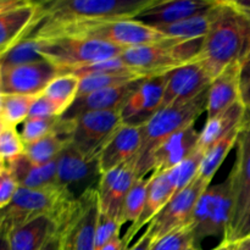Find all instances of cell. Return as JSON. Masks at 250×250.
Listing matches in <instances>:
<instances>
[{"label": "cell", "mask_w": 250, "mask_h": 250, "mask_svg": "<svg viewBox=\"0 0 250 250\" xmlns=\"http://www.w3.org/2000/svg\"><path fill=\"white\" fill-rule=\"evenodd\" d=\"M250 51V19L233 0H216L211 23L197 60L214 80L229 65L241 62Z\"/></svg>", "instance_id": "1"}, {"label": "cell", "mask_w": 250, "mask_h": 250, "mask_svg": "<svg viewBox=\"0 0 250 250\" xmlns=\"http://www.w3.org/2000/svg\"><path fill=\"white\" fill-rule=\"evenodd\" d=\"M155 0H54L39 2L34 31L80 23L136 19Z\"/></svg>", "instance_id": "2"}, {"label": "cell", "mask_w": 250, "mask_h": 250, "mask_svg": "<svg viewBox=\"0 0 250 250\" xmlns=\"http://www.w3.org/2000/svg\"><path fill=\"white\" fill-rule=\"evenodd\" d=\"M208 90L190 102L171 105L158 110L150 119L141 125L142 146L138 155L131 161L136 177H148V165L154 151L175 133L193 126L198 117L207 111Z\"/></svg>", "instance_id": "3"}, {"label": "cell", "mask_w": 250, "mask_h": 250, "mask_svg": "<svg viewBox=\"0 0 250 250\" xmlns=\"http://www.w3.org/2000/svg\"><path fill=\"white\" fill-rule=\"evenodd\" d=\"M77 197L60 185L46 188L19 187L12 202L0 210V221L9 229L38 216H48L55 222L56 232L70 216Z\"/></svg>", "instance_id": "4"}, {"label": "cell", "mask_w": 250, "mask_h": 250, "mask_svg": "<svg viewBox=\"0 0 250 250\" xmlns=\"http://www.w3.org/2000/svg\"><path fill=\"white\" fill-rule=\"evenodd\" d=\"M203 39L177 41L167 38L160 43L125 49L120 58L143 77L165 75L185 63L195 60L202 50Z\"/></svg>", "instance_id": "5"}, {"label": "cell", "mask_w": 250, "mask_h": 250, "mask_svg": "<svg viewBox=\"0 0 250 250\" xmlns=\"http://www.w3.org/2000/svg\"><path fill=\"white\" fill-rule=\"evenodd\" d=\"M124 50V48L98 39L60 37L43 39L41 56L56 66L62 75L72 72L82 66L116 58Z\"/></svg>", "instance_id": "6"}, {"label": "cell", "mask_w": 250, "mask_h": 250, "mask_svg": "<svg viewBox=\"0 0 250 250\" xmlns=\"http://www.w3.org/2000/svg\"><path fill=\"white\" fill-rule=\"evenodd\" d=\"M232 212V190L229 178L222 183L209 186L198 200L189 226L194 237V246L199 247L203 239L222 237L229 229Z\"/></svg>", "instance_id": "7"}, {"label": "cell", "mask_w": 250, "mask_h": 250, "mask_svg": "<svg viewBox=\"0 0 250 250\" xmlns=\"http://www.w3.org/2000/svg\"><path fill=\"white\" fill-rule=\"evenodd\" d=\"M236 161L227 178L231 183L232 212L224 241L237 242L241 227L250 209V111L242 124L236 143Z\"/></svg>", "instance_id": "8"}, {"label": "cell", "mask_w": 250, "mask_h": 250, "mask_svg": "<svg viewBox=\"0 0 250 250\" xmlns=\"http://www.w3.org/2000/svg\"><path fill=\"white\" fill-rule=\"evenodd\" d=\"M99 203L97 187L89 188L77 198L70 216L58 229L60 250H95Z\"/></svg>", "instance_id": "9"}, {"label": "cell", "mask_w": 250, "mask_h": 250, "mask_svg": "<svg viewBox=\"0 0 250 250\" xmlns=\"http://www.w3.org/2000/svg\"><path fill=\"white\" fill-rule=\"evenodd\" d=\"M124 124L120 110L92 111L73 119L71 146L88 160H97L112 134Z\"/></svg>", "instance_id": "10"}, {"label": "cell", "mask_w": 250, "mask_h": 250, "mask_svg": "<svg viewBox=\"0 0 250 250\" xmlns=\"http://www.w3.org/2000/svg\"><path fill=\"white\" fill-rule=\"evenodd\" d=\"M209 186L210 182L197 176L187 187L176 193L146 227V231L153 241L189 224L198 200Z\"/></svg>", "instance_id": "11"}, {"label": "cell", "mask_w": 250, "mask_h": 250, "mask_svg": "<svg viewBox=\"0 0 250 250\" xmlns=\"http://www.w3.org/2000/svg\"><path fill=\"white\" fill-rule=\"evenodd\" d=\"M59 75L60 70L48 60L0 70V94L41 95Z\"/></svg>", "instance_id": "12"}, {"label": "cell", "mask_w": 250, "mask_h": 250, "mask_svg": "<svg viewBox=\"0 0 250 250\" xmlns=\"http://www.w3.org/2000/svg\"><path fill=\"white\" fill-rule=\"evenodd\" d=\"M212 78L199 60H193L166 73L163 107L181 105L190 102L209 89Z\"/></svg>", "instance_id": "13"}, {"label": "cell", "mask_w": 250, "mask_h": 250, "mask_svg": "<svg viewBox=\"0 0 250 250\" xmlns=\"http://www.w3.org/2000/svg\"><path fill=\"white\" fill-rule=\"evenodd\" d=\"M165 87L166 73L143 78L120 110L122 122L141 126L150 119L161 109Z\"/></svg>", "instance_id": "14"}, {"label": "cell", "mask_w": 250, "mask_h": 250, "mask_svg": "<svg viewBox=\"0 0 250 250\" xmlns=\"http://www.w3.org/2000/svg\"><path fill=\"white\" fill-rule=\"evenodd\" d=\"M56 164L59 185L70 189L75 195L76 188L82 195L85 190L98 186L100 180L98 161L83 158L71 144L61 151Z\"/></svg>", "instance_id": "15"}, {"label": "cell", "mask_w": 250, "mask_h": 250, "mask_svg": "<svg viewBox=\"0 0 250 250\" xmlns=\"http://www.w3.org/2000/svg\"><path fill=\"white\" fill-rule=\"evenodd\" d=\"M136 178L131 161L120 167L102 173L97 186L100 211L120 222L122 205Z\"/></svg>", "instance_id": "16"}, {"label": "cell", "mask_w": 250, "mask_h": 250, "mask_svg": "<svg viewBox=\"0 0 250 250\" xmlns=\"http://www.w3.org/2000/svg\"><path fill=\"white\" fill-rule=\"evenodd\" d=\"M142 146L141 126L121 124L97 158L100 175L133 161Z\"/></svg>", "instance_id": "17"}, {"label": "cell", "mask_w": 250, "mask_h": 250, "mask_svg": "<svg viewBox=\"0 0 250 250\" xmlns=\"http://www.w3.org/2000/svg\"><path fill=\"white\" fill-rule=\"evenodd\" d=\"M215 2L216 0H155L134 20L150 27L165 26L207 12Z\"/></svg>", "instance_id": "18"}, {"label": "cell", "mask_w": 250, "mask_h": 250, "mask_svg": "<svg viewBox=\"0 0 250 250\" xmlns=\"http://www.w3.org/2000/svg\"><path fill=\"white\" fill-rule=\"evenodd\" d=\"M198 141L199 132L195 129L194 125L171 136L150 156L148 175L166 172L176 167L197 148Z\"/></svg>", "instance_id": "19"}, {"label": "cell", "mask_w": 250, "mask_h": 250, "mask_svg": "<svg viewBox=\"0 0 250 250\" xmlns=\"http://www.w3.org/2000/svg\"><path fill=\"white\" fill-rule=\"evenodd\" d=\"M142 80L134 81V82L127 83L124 85H117V87L105 88V89L97 90V92L84 95V97L77 98L70 106V109L61 117L73 120L85 112L121 110V107L131 97L132 93L136 90Z\"/></svg>", "instance_id": "20"}, {"label": "cell", "mask_w": 250, "mask_h": 250, "mask_svg": "<svg viewBox=\"0 0 250 250\" xmlns=\"http://www.w3.org/2000/svg\"><path fill=\"white\" fill-rule=\"evenodd\" d=\"M241 102V62L227 66L212 80L208 89V119H214Z\"/></svg>", "instance_id": "21"}, {"label": "cell", "mask_w": 250, "mask_h": 250, "mask_svg": "<svg viewBox=\"0 0 250 250\" xmlns=\"http://www.w3.org/2000/svg\"><path fill=\"white\" fill-rule=\"evenodd\" d=\"M175 194L176 190L173 188L172 183H171L167 171L150 175V183H149L146 204H144L142 215L134 224H132L128 227L126 234L122 237V239H124L127 246L129 247L132 239L136 237V234L146 225L148 226L150 224L151 220L164 209V207L170 202V199Z\"/></svg>", "instance_id": "22"}, {"label": "cell", "mask_w": 250, "mask_h": 250, "mask_svg": "<svg viewBox=\"0 0 250 250\" xmlns=\"http://www.w3.org/2000/svg\"><path fill=\"white\" fill-rule=\"evenodd\" d=\"M39 12V2L26 1L21 6L0 15V56L19 43L27 33Z\"/></svg>", "instance_id": "23"}, {"label": "cell", "mask_w": 250, "mask_h": 250, "mask_svg": "<svg viewBox=\"0 0 250 250\" xmlns=\"http://www.w3.org/2000/svg\"><path fill=\"white\" fill-rule=\"evenodd\" d=\"M72 132L73 120L60 117V121L54 132L34 143L24 146V155L31 163L37 165L51 163L59 158L66 146H70L72 141Z\"/></svg>", "instance_id": "24"}, {"label": "cell", "mask_w": 250, "mask_h": 250, "mask_svg": "<svg viewBox=\"0 0 250 250\" xmlns=\"http://www.w3.org/2000/svg\"><path fill=\"white\" fill-rule=\"evenodd\" d=\"M55 233V222L50 217H34L9 229L10 250H42Z\"/></svg>", "instance_id": "25"}, {"label": "cell", "mask_w": 250, "mask_h": 250, "mask_svg": "<svg viewBox=\"0 0 250 250\" xmlns=\"http://www.w3.org/2000/svg\"><path fill=\"white\" fill-rule=\"evenodd\" d=\"M7 168L16 178L20 187L39 189L59 185L56 160L43 165H37L31 163L23 154L20 158L10 161L7 164Z\"/></svg>", "instance_id": "26"}, {"label": "cell", "mask_w": 250, "mask_h": 250, "mask_svg": "<svg viewBox=\"0 0 250 250\" xmlns=\"http://www.w3.org/2000/svg\"><path fill=\"white\" fill-rule=\"evenodd\" d=\"M246 115V106L242 104V102H238L227 110H225L224 112L215 116L214 119L207 120L202 132H199L198 148L207 150L215 142H217L221 137L229 133L232 128L241 125Z\"/></svg>", "instance_id": "27"}, {"label": "cell", "mask_w": 250, "mask_h": 250, "mask_svg": "<svg viewBox=\"0 0 250 250\" xmlns=\"http://www.w3.org/2000/svg\"><path fill=\"white\" fill-rule=\"evenodd\" d=\"M242 124H243V122H242ZM242 124L236 126L234 128H232L229 133H226L224 137H221L219 141L215 142L211 146H209V148L205 150L202 164H200L198 176L204 178L208 182H211V180L214 178V176L216 175L217 170H219L220 166L222 165L225 159L227 158L229 151L232 150L233 146H236L237 138H238Z\"/></svg>", "instance_id": "28"}, {"label": "cell", "mask_w": 250, "mask_h": 250, "mask_svg": "<svg viewBox=\"0 0 250 250\" xmlns=\"http://www.w3.org/2000/svg\"><path fill=\"white\" fill-rule=\"evenodd\" d=\"M212 7L210 10H208L207 12H203V14L197 15V16L189 17V19L176 22V23L154 27V28L158 29L160 33H163L167 38L177 39V41H195V39H203L208 34L210 23H211Z\"/></svg>", "instance_id": "29"}, {"label": "cell", "mask_w": 250, "mask_h": 250, "mask_svg": "<svg viewBox=\"0 0 250 250\" xmlns=\"http://www.w3.org/2000/svg\"><path fill=\"white\" fill-rule=\"evenodd\" d=\"M78 89L80 78L72 73H62L54 78L42 94L53 103L59 116H62L77 99Z\"/></svg>", "instance_id": "30"}, {"label": "cell", "mask_w": 250, "mask_h": 250, "mask_svg": "<svg viewBox=\"0 0 250 250\" xmlns=\"http://www.w3.org/2000/svg\"><path fill=\"white\" fill-rule=\"evenodd\" d=\"M43 39L27 33L19 43L0 56V70L44 60L41 56Z\"/></svg>", "instance_id": "31"}, {"label": "cell", "mask_w": 250, "mask_h": 250, "mask_svg": "<svg viewBox=\"0 0 250 250\" xmlns=\"http://www.w3.org/2000/svg\"><path fill=\"white\" fill-rule=\"evenodd\" d=\"M38 95H0V119L5 126L16 127L28 119L29 111Z\"/></svg>", "instance_id": "32"}, {"label": "cell", "mask_w": 250, "mask_h": 250, "mask_svg": "<svg viewBox=\"0 0 250 250\" xmlns=\"http://www.w3.org/2000/svg\"><path fill=\"white\" fill-rule=\"evenodd\" d=\"M150 176L149 177H138L134 180L131 189L127 193L126 199L122 205L121 216H120V225L134 224L143 211L146 204V193H148Z\"/></svg>", "instance_id": "33"}, {"label": "cell", "mask_w": 250, "mask_h": 250, "mask_svg": "<svg viewBox=\"0 0 250 250\" xmlns=\"http://www.w3.org/2000/svg\"><path fill=\"white\" fill-rule=\"evenodd\" d=\"M142 76L136 73H98V75H89L80 78V89H78L77 98L84 97L97 90L105 89V88L117 87L134 81L142 80Z\"/></svg>", "instance_id": "34"}, {"label": "cell", "mask_w": 250, "mask_h": 250, "mask_svg": "<svg viewBox=\"0 0 250 250\" xmlns=\"http://www.w3.org/2000/svg\"><path fill=\"white\" fill-rule=\"evenodd\" d=\"M204 153V149H200L197 146L182 163L167 171L168 177H170L176 193L187 187L197 177Z\"/></svg>", "instance_id": "35"}, {"label": "cell", "mask_w": 250, "mask_h": 250, "mask_svg": "<svg viewBox=\"0 0 250 250\" xmlns=\"http://www.w3.org/2000/svg\"><path fill=\"white\" fill-rule=\"evenodd\" d=\"M60 117L61 116L48 117V119H27L23 122V127L20 133L24 146L34 143L54 132L60 121Z\"/></svg>", "instance_id": "36"}, {"label": "cell", "mask_w": 250, "mask_h": 250, "mask_svg": "<svg viewBox=\"0 0 250 250\" xmlns=\"http://www.w3.org/2000/svg\"><path fill=\"white\" fill-rule=\"evenodd\" d=\"M190 246H194V237L189 225H186L153 241L150 250H186Z\"/></svg>", "instance_id": "37"}, {"label": "cell", "mask_w": 250, "mask_h": 250, "mask_svg": "<svg viewBox=\"0 0 250 250\" xmlns=\"http://www.w3.org/2000/svg\"><path fill=\"white\" fill-rule=\"evenodd\" d=\"M70 73L77 76L78 78L85 77V76L89 75H98V73H136V75L142 76L141 73L136 72L129 66H127L120 56L109 59V60L90 63V65L82 66V67L76 68V70H73Z\"/></svg>", "instance_id": "38"}, {"label": "cell", "mask_w": 250, "mask_h": 250, "mask_svg": "<svg viewBox=\"0 0 250 250\" xmlns=\"http://www.w3.org/2000/svg\"><path fill=\"white\" fill-rule=\"evenodd\" d=\"M24 143L16 127L4 126L0 134V158L9 164L24 154Z\"/></svg>", "instance_id": "39"}, {"label": "cell", "mask_w": 250, "mask_h": 250, "mask_svg": "<svg viewBox=\"0 0 250 250\" xmlns=\"http://www.w3.org/2000/svg\"><path fill=\"white\" fill-rule=\"evenodd\" d=\"M121 227L122 226L116 219H112L109 215L104 214L99 210L97 229H95V250H100L115 237L120 236Z\"/></svg>", "instance_id": "40"}, {"label": "cell", "mask_w": 250, "mask_h": 250, "mask_svg": "<svg viewBox=\"0 0 250 250\" xmlns=\"http://www.w3.org/2000/svg\"><path fill=\"white\" fill-rule=\"evenodd\" d=\"M19 187L16 178L14 177L11 171L6 168L0 175V210L5 209L12 202Z\"/></svg>", "instance_id": "41"}, {"label": "cell", "mask_w": 250, "mask_h": 250, "mask_svg": "<svg viewBox=\"0 0 250 250\" xmlns=\"http://www.w3.org/2000/svg\"><path fill=\"white\" fill-rule=\"evenodd\" d=\"M54 116H59V114L53 103L43 94L38 95L32 105L28 119H48V117Z\"/></svg>", "instance_id": "42"}, {"label": "cell", "mask_w": 250, "mask_h": 250, "mask_svg": "<svg viewBox=\"0 0 250 250\" xmlns=\"http://www.w3.org/2000/svg\"><path fill=\"white\" fill-rule=\"evenodd\" d=\"M151 243H153V238H151L150 234L146 231L141 237H139V239L133 244V246L129 247L128 250H150Z\"/></svg>", "instance_id": "43"}, {"label": "cell", "mask_w": 250, "mask_h": 250, "mask_svg": "<svg viewBox=\"0 0 250 250\" xmlns=\"http://www.w3.org/2000/svg\"><path fill=\"white\" fill-rule=\"evenodd\" d=\"M241 102L246 109L250 111V78L241 83Z\"/></svg>", "instance_id": "44"}, {"label": "cell", "mask_w": 250, "mask_h": 250, "mask_svg": "<svg viewBox=\"0 0 250 250\" xmlns=\"http://www.w3.org/2000/svg\"><path fill=\"white\" fill-rule=\"evenodd\" d=\"M128 248L129 247L125 243L124 239L120 236H117L112 241H110L106 246L103 247L100 250H128Z\"/></svg>", "instance_id": "45"}, {"label": "cell", "mask_w": 250, "mask_h": 250, "mask_svg": "<svg viewBox=\"0 0 250 250\" xmlns=\"http://www.w3.org/2000/svg\"><path fill=\"white\" fill-rule=\"evenodd\" d=\"M0 250H10L9 227L0 221Z\"/></svg>", "instance_id": "46"}, {"label": "cell", "mask_w": 250, "mask_h": 250, "mask_svg": "<svg viewBox=\"0 0 250 250\" xmlns=\"http://www.w3.org/2000/svg\"><path fill=\"white\" fill-rule=\"evenodd\" d=\"M27 0H0V15L21 6Z\"/></svg>", "instance_id": "47"}, {"label": "cell", "mask_w": 250, "mask_h": 250, "mask_svg": "<svg viewBox=\"0 0 250 250\" xmlns=\"http://www.w3.org/2000/svg\"><path fill=\"white\" fill-rule=\"evenodd\" d=\"M250 78V51L246 58L241 61V83Z\"/></svg>", "instance_id": "48"}, {"label": "cell", "mask_w": 250, "mask_h": 250, "mask_svg": "<svg viewBox=\"0 0 250 250\" xmlns=\"http://www.w3.org/2000/svg\"><path fill=\"white\" fill-rule=\"evenodd\" d=\"M248 236H250V209H249L248 214H247L246 219H244L243 225H242L241 231H239L238 237H237V241H239V239L244 238V237H248Z\"/></svg>", "instance_id": "49"}, {"label": "cell", "mask_w": 250, "mask_h": 250, "mask_svg": "<svg viewBox=\"0 0 250 250\" xmlns=\"http://www.w3.org/2000/svg\"><path fill=\"white\" fill-rule=\"evenodd\" d=\"M42 250H60V238L58 233L54 234L50 239L45 243V246L42 248Z\"/></svg>", "instance_id": "50"}, {"label": "cell", "mask_w": 250, "mask_h": 250, "mask_svg": "<svg viewBox=\"0 0 250 250\" xmlns=\"http://www.w3.org/2000/svg\"><path fill=\"white\" fill-rule=\"evenodd\" d=\"M234 250H250V236L237 241Z\"/></svg>", "instance_id": "51"}, {"label": "cell", "mask_w": 250, "mask_h": 250, "mask_svg": "<svg viewBox=\"0 0 250 250\" xmlns=\"http://www.w3.org/2000/svg\"><path fill=\"white\" fill-rule=\"evenodd\" d=\"M233 2L244 15H247L250 19V1H237V0H233Z\"/></svg>", "instance_id": "52"}, {"label": "cell", "mask_w": 250, "mask_h": 250, "mask_svg": "<svg viewBox=\"0 0 250 250\" xmlns=\"http://www.w3.org/2000/svg\"><path fill=\"white\" fill-rule=\"evenodd\" d=\"M234 247H236V242H234V243H229V242L222 241L216 248L211 250H234Z\"/></svg>", "instance_id": "53"}, {"label": "cell", "mask_w": 250, "mask_h": 250, "mask_svg": "<svg viewBox=\"0 0 250 250\" xmlns=\"http://www.w3.org/2000/svg\"><path fill=\"white\" fill-rule=\"evenodd\" d=\"M6 168H7V164L5 163V161L2 160L1 158H0V175H1V173L4 172V171L6 170Z\"/></svg>", "instance_id": "54"}, {"label": "cell", "mask_w": 250, "mask_h": 250, "mask_svg": "<svg viewBox=\"0 0 250 250\" xmlns=\"http://www.w3.org/2000/svg\"><path fill=\"white\" fill-rule=\"evenodd\" d=\"M186 250H203L200 247H195V246H190L189 248H187Z\"/></svg>", "instance_id": "55"}, {"label": "cell", "mask_w": 250, "mask_h": 250, "mask_svg": "<svg viewBox=\"0 0 250 250\" xmlns=\"http://www.w3.org/2000/svg\"><path fill=\"white\" fill-rule=\"evenodd\" d=\"M0 95H1V94H0Z\"/></svg>", "instance_id": "56"}]
</instances>
